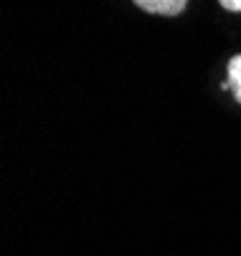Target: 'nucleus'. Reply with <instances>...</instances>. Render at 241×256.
Returning a JSON list of instances; mask_svg holds the SVG:
<instances>
[{
  "mask_svg": "<svg viewBox=\"0 0 241 256\" xmlns=\"http://www.w3.org/2000/svg\"><path fill=\"white\" fill-rule=\"evenodd\" d=\"M134 6L155 16H178L186 10L188 0H134Z\"/></svg>",
  "mask_w": 241,
  "mask_h": 256,
  "instance_id": "nucleus-1",
  "label": "nucleus"
},
{
  "mask_svg": "<svg viewBox=\"0 0 241 256\" xmlns=\"http://www.w3.org/2000/svg\"><path fill=\"white\" fill-rule=\"evenodd\" d=\"M226 89H231V94L236 96V102H241V54L234 56L228 61V79H226Z\"/></svg>",
  "mask_w": 241,
  "mask_h": 256,
  "instance_id": "nucleus-2",
  "label": "nucleus"
},
{
  "mask_svg": "<svg viewBox=\"0 0 241 256\" xmlns=\"http://www.w3.org/2000/svg\"><path fill=\"white\" fill-rule=\"evenodd\" d=\"M218 3L231 13H241V0H218Z\"/></svg>",
  "mask_w": 241,
  "mask_h": 256,
  "instance_id": "nucleus-3",
  "label": "nucleus"
}]
</instances>
